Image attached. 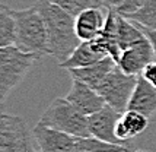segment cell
I'll return each mask as SVG.
<instances>
[{
	"mask_svg": "<svg viewBox=\"0 0 156 152\" xmlns=\"http://www.w3.org/2000/svg\"><path fill=\"white\" fill-rule=\"evenodd\" d=\"M121 121L126 126V129L129 130L131 139L139 136L140 133L147 129L149 126V117H146L144 114L139 113V111L133 110H126L121 114Z\"/></svg>",
	"mask_w": 156,
	"mask_h": 152,
	"instance_id": "e0dca14e",
	"label": "cell"
},
{
	"mask_svg": "<svg viewBox=\"0 0 156 152\" xmlns=\"http://www.w3.org/2000/svg\"><path fill=\"white\" fill-rule=\"evenodd\" d=\"M153 60H156L153 47L150 44L149 38L144 35L137 42H134L131 47L122 50L117 64L124 73L139 76L142 73V70L144 69V66Z\"/></svg>",
	"mask_w": 156,
	"mask_h": 152,
	"instance_id": "ba28073f",
	"label": "cell"
},
{
	"mask_svg": "<svg viewBox=\"0 0 156 152\" xmlns=\"http://www.w3.org/2000/svg\"><path fill=\"white\" fill-rule=\"evenodd\" d=\"M122 152H130V149H129V151H122Z\"/></svg>",
	"mask_w": 156,
	"mask_h": 152,
	"instance_id": "484cf974",
	"label": "cell"
},
{
	"mask_svg": "<svg viewBox=\"0 0 156 152\" xmlns=\"http://www.w3.org/2000/svg\"><path fill=\"white\" fill-rule=\"evenodd\" d=\"M10 12L15 19V45L25 53L34 54L37 60L50 56L45 22L37 6L34 5L20 10L12 9Z\"/></svg>",
	"mask_w": 156,
	"mask_h": 152,
	"instance_id": "7a4b0ae2",
	"label": "cell"
},
{
	"mask_svg": "<svg viewBox=\"0 0 156 152\" xmlns=\"http://www.w3.org/2000/svg\"><path fill=\"white\" fill-rule=\"evenodd\" d=\"M117 66L115 60L112 57H104L99 62L90 64L88 67H80V69H70L69 73L72 79H79L83 83L92 86L95 89L96 86L102 82V79L108 75L111 70Z\"/></svg>",
	"mask_w": 156,
	"mask_h": 152,
	"instance_id": "4fadbf2b",
	"label": "cell"
},
{
	"mask_svg": "<svg viewBox=\"0 0 156 152\" xmlns=\"http://www.w3.org/2000/svg\"><path fill=\"white\" fill-rule=\"evenodd\" d=\"M129 149L130 146L108 143L94 136H85V138H76L75 152H122Z\"/></svg>",
	"mask_w": 156,
	"mask_h": 152,
	"instance_id": "9a60e30c",
	"label": "cell"
},
{
	"mask_svg": "<svg viewBox=\"0 0 156 152\" xmlns=\"http://www.w3.org/2000/svg\"><path fill=\"white\" fill-rule=\"evenodd\" d=\"M108 9L107 7H90L75 18V31L80 41H90L101 34Z\"/></svg>",
	"mask_w": 156,
	"mask_h": 152,
	"instance_id": "8fae6325",
	"label": "cell"
},
{
	"mask_svg": "<svg viewBox=\"0 0 156 152\" xmlns=\"http://www.w3.org/2000/svg\"><path fill=\"white\" fill-rule=\"evenodd\" d=\"M51 2L58 5L61 9H64L67 13H70L75 18L80 12L90 9V7H105L101 3V0H51Z\"/></svg>",
	"mask_w": 156,
	"mask_h": 152,
	"instance_id": "d6986e66",
	"label": "cell"
},
{
	"mask_svg": "<svg viewBox=\"0 0 156 152\" xmlns=\"http://www.w3.org/2000/svg\"><path fill=\"white\" fill-rule=\"evenodd\" d=\"M66 100L72 103L77 110L85 116H90L96 111H99L105 105L104 98L96 92L92 86L83 83L79 79H73L72 88L66 95Z\"/></svg>",
	"mask_w": 156,
	"mask_h": 152,
	"instance_id": "30bf717a",
	"label": "cell"
},
{
	"mask_svg": "<svg viewBox=\"0 0 156 152\" xmlns=\"http://www.w3.org/2000/svg\"><path fill=\"white\" fill-rule=\"evenodd\" d=\"M40 125L69 133L76 138L90 136L88 129V116L82 114L66 98H55L41 116Z\"/></svg>",
	"mask_w": 156,
	"mask_h": 152,
	"instance_id": "3957f363",
	"label": "cell"
},
{
	"mask_svg": "<svg viewBox=\"0 0 156 152\" xmlns=\"http://www.w3.org/2000/svg\"><path fill=\"white\" fill-rule=\"evenodd\" d=\"M120 118H121V113H118L112 107H109L108 104H105L99 111L88 116V129L90 136L108 143L122 145L121 140H118V138L115 136V126Z\"/></svg>",
	"mask_w": 156,
	"mask_h": 152,
	"instance_id": "52a82bcc",
	"label": "cell"
},
{
	"mask_svg": "<svg viewBox=\"0 0 156 152\" xmlns=\"http://www.w3.org/2000/svg\"><path fill=\"white\" fill-rule=\"evenodd\" d=\"M127 19L147 29H156V0H146L136 13L130 15Z\"/></svg>",
	"mask_w": 156,
	"mask_h": 152,
	"instance_id": "ac0fdd59",
	"label": "cell"
},
{
	"mask_svg": "<svg viewBox=\"0 0 156 152\" xmlns=\"http://www.w3.org/2000/svg\"><path fill=\"white\" fill-rule=\"evenodd\" d=\"M32 136L41 152H75L76 149V136L40 123L34 126Z\"/></svg>",
	"mask_w": 156,
	"mask_h": 152,
	"instance_id": "9c48e42d",
	"label": "cell"
},
{
	"mask_svg": "<svg viewBox=\"0 0 156 152\" xmlns=\"http://www.w3.org/2000/svg\"><path fill=\"white\" fill-rule=\"evenodd\" d=\"M37 57L19 50L16 45L0 47V103L23 79Z\"/></svg>",
	"mask_w": 156,
	"mask_h": 152,
	"instance_id": "277c9868",
	"label": "cell"
},
{
	"mask_svg": "<svg viewBox=\"0 0 156 152\" xmlns=\"http://www.w3.org/2000/svg\"><path fill=\"white\" fill-rule=\"evenodd\" d=\"M140 76H142L143 79H146L153 88H156V60L147 63L144 66V69L142 70Z\"/></svg>",
	"mask_w": 156,
	"mask_h": 152,
	"instance_id": "44dd1931",
	"label": "cell"
},
{
	"mask_svg": "<svg viewBox=\"0 0 156 152\" xmlns=\"http://www.w3.org/2000/svg\"><path fill=\"white\" fill-rule=\"evenodd\" d=\"M101 59H104V56L96 53L95 50L92 49L89 41H82L76 50L69 56L67 59L63 63H60L58 66L63 69H80V67H88L94 63L99 62Z\"/></svg>",
	"mask_w": 156,
	"mask_h": 152,
	"instance_id": "5bb4252c",
	"label": "cell"
},
{
	"mask_svg": "<svg viewBox=\"0 0 156 152\" xmlns=\"http://www.w3.org/2000/svg\"><path fill=\"white\" fill-rule=\"evenodd\" d=\"M133 152H150V151H144V149H137V151H133Z\"/></svg>",
	"mask_w": 156,
	"mask_h": 152,
	"instance_id": "cb8c5ba5",
	"label": "cell"
},
{
	"mask_svg": "<svg viewBox=\"0 0 156 152\" xmlns=\"http://www.w3.org/2000/svg\"><path fill=\"white\" fill-rule=\"evenodd\" d=\"M32 140L23 118L0 113V152H35Z\"/></svg>",
	"mask_w": 156,
	"mask_h": 152,
	"instance_id": "8992f818",
	"label": "cell"
},
{
	"mask_svg": "<svg viewBox=\"0 0 156 152\" xmlns=\"http://www.w3.org/2000/svg\"><path fill=\"white\" fill-rule=\"evenodd\" d=\"M10 10L5 3H0V47L15 45V19Z\"/></svg>",
	"mask_w": 156,
	"mask_h": 152,
	"instance_id": "2e32d148",
	"label": "cell"
},
{
	"mask_svg": "<svg viewBox=\"0 0 156 152\" xmlns=\"http://www.w3.org/2000/svg\"><path fill=\"white\" fill-rule=\"evenodd\" d=\"M139 28L142 29L144 35L149 38L150 44H152V47H153V53H155V59H156V29H147V28H143L139 25Z\"/></svg>",
	"mask_w": 156,
	"mask_h": 152,
	"instance_id": "7402d4cb",
	"label": "cell"
},
{
	"mask_svg": "<svg viewBox=\"0 0 156 152\" xmlns=\"http://www.w3.org/2000/svg\"><path fill=\"white\" fill-rule=\"evenodd\" d=\"M0 113H3V105H2V103H0Z\"/></svg>",
	"mask_w": 156,
	"mask_h": 152,
	"instance_id": "d4e9b609",
	"label": "cell"
},
{
	"mask_svg": "<svg viewBox=\"0 0 156 152\" xmlns=\"http://www.w3.org/2000/svg\"><path fill=\"white\" fill-rule=\"evenodd\" d=\"M101 3L107 7V9H114V10H117V9L124 3V0H101Z\"/></svg>",
	"mask_w": 156,
	"mask_h": 152,
	"instance_id": "603a6c76",
	"label": "cell"
},
{
	"mask_svg": "<svg viewBox=\"0 0 156 152\" xmlns=\"http://www.w3.org/2000/svg\"><path fill=\"white\" fill-rule=\"evenodd\" d=\"M127 110L139 111L149 118L156 114V88H153L140 75L137 78L136 88L127 104Z\"/></svg>",
	"mask_w": 156,
	"mask_h": 152,
	"instance_id": "7c38bea8",
	"label": "cell"
},
{
	"mask_svg": "<svg viewBox=\"0 0 156 152\" xmlns=\"http://www.w3.org/2000/svg\"><path fill=\"white\" fill-rule=\"evenodd\" d=\"M137 78L134 75L124 73L118 64L102 79V82L95 88V91L104 98L105 104L112 107L118 113H124L127 110V104L130 97L136 88Z\"/></svg>",
	"mask_w": 156,
	"mask_h": 152,
	"instance_id": "5b68a950",
	"label": "cell"
},
{
	"mask_svg": "<svg viewBox=\"0 0 156 152\" xmlns=\"http://www.w3.org/2000/svg\"><path fill=\"white\" fill-rule=\"evenodd\" d=\"M144 2L146 0H124V3L117 9V12L122 15L124 18H129L130 15L136 13L137 10L144 5Z\"/></svg>",
	"mask_w": 156,
	"mask_h": 152,
	"instance_id": "ffe728a7",
	"label": "cell"
},
{
	"mask_svg": "<svg viewBox=\"0 0 156 152\" xmlns=\"http://www.w3.org/2000/svg\"><path fill=\"white\" fill-rule=\"evenodd\" d=\"M35 6L45 22L50 56H53L60 64L82 42L75 31V16L51 0H38Z\"/></svg>",
	"mask_w": 156,
	"mask_h": 152,
	"instance_id": "6da1fadb",
	"label": "cell"
}]
</instances>
